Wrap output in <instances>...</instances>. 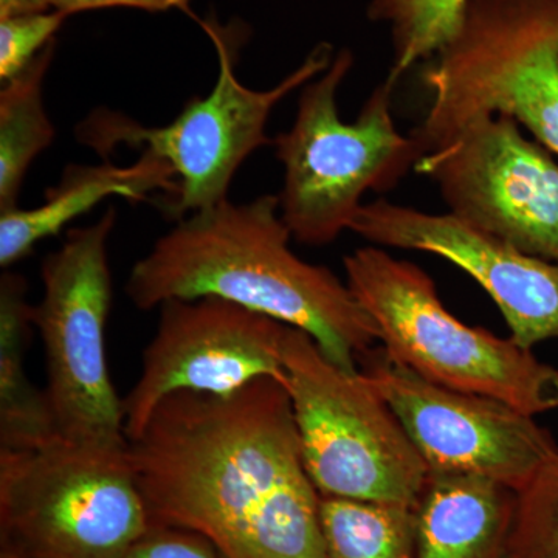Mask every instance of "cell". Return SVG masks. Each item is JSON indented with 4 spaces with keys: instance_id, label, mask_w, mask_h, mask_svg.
<instances>
[{
    "instance_id": "2e32d148",
    "label": "cell",
    "mask_w": 558,
    "mask_h": 558,
    "mask_svg": "<svg viewBox=\"0 0 558 558\" xmlns=\"http://www.w3.org/2000/svg\"><path fill=\"white\" fill-rule=\"evenodd\" d=\"M27 281L7 269L0 278V450H35L60 438L46 389L28 380L25 351L33 306Z\"/></svg>"
},
{
    "instance_id": "4fadbf2b",
    "label": "cell",
    "mask_w": 558,
    "mask_h": 558,
    "mask_svg": "<svg viewBox=\"0 0 558 558\" xmlns=\"http://www.w3.org/2000/svg\"><path fill=\"white\" fill-rule=\"evenodd\" d=\"M349 231L377 247L450 260L486 290L520 347L558 339V264L526 255L450 213L429 215L385 199L363 204Z\"/></svg>"
},
{
    "instance_id": "ac0fdd59",
    "label": "cell",
    "mask_w": 558,
    "mask_h": 558,
    "mask_svg": "<svg viewBox=\"0 0 558 558\" xmlns=\"http://www.w3.org/2000/svg\"><path fill=\"white\" fill-rule=\"evenodd\" d=\"M328 558H414V508L322 497Z\"/></svg>"
},
{
    "instance_id": "8fae6325",
    "label": "cell",
    "mask_w": 558,
    "mask_h": 558,
    "mask_svg": "<svg viewBox=\"0 0 558 558\" xmlns=\"http://www.w3.org/2000/svg\"><path fill=\"white\" fill-rule=\"evenodd\" d=\"M450 215L558 264V165L508 116L473 120L416 165Z\"/></svg>"
},
{
    "instance_id": "7402d4cb",
    "label": "cell",
    "mask_w": 558,
    "mask_h": 558,
    "mask_svg": "<svg viewBox=\"0 0 558 558\" xmlns=\"http://www.w3.org/2000/svg\"><path fill=\"white\" fill-rule=\"evenodd\" d=\"M126 558H222L207 538L186 529L153 524Z\"/></svg>"
},
{
    "instance_id": "3957f363",
    "label": "cell",
    "mask_w": 558,
    "mask_h": 558,
    "mask_svg": "<svg viewBox=\"0 0 558 558\" xmlns=\"http://www.w3.org/2000/svg\"><path fill=\"white\" fill-rule=\"evenodd\" d=\"M354 65L348 49L328 70L301 87L289 131L274 138L284 167L279 213L300 244L323 247L351 230L368 191L392 190L425 156L413 135H403L392 117L387 80L374 89L354 121H343L337 94Z\"/></svg>"
},
{
    "instance_id": "9a60e30c",
    "label": "cell",
    "mask_w": 558,
    "mask_h": 558,
    "mask_svg": "<svg viewBox=\"0 0 558 558\" xmlns=\"http://www.w3.org/2000/svg\"><path fill=\"white\" fill-rule=\"evenodd\" d=\"M515 502L497 481L428 472L414 506V558H510Z\"/></svg>"
},
{
    "instance_id": "44dd1931",
    "label": "cell",
    "mask_w": 558,
    "mask_h": 558,
    "mask_svg": "<svg viewBox=\"0 0 558 558\" xmlns=\"http://www.w3.org/2000/svg\"><path fill=\"white\" fill-rule=\"evenodd\" d=\"M65 20L68 14L53 10L0 21V80L3 84L16 78L39 57L54 40Z\"/></svg>"
},
{
    "instance_id": "8992f818",
    "label": "cell",
    "mask_w": 558,
    "mask_h": 558,
    "mask_svg": "<svg viewBox=\"0 0 558 558\" xmlns=\"http://www.w3.org/2000/svg\"><path fill=\"white\" fill-rule=\"evenodd\" d=\"M435 58L432 102L411 132L425 154L473 120L508 116L558 156V0H468Z\"/></svg>"
},
{
    "instance_id": "d4e9b609",
    "label": "cell",
    "mask_w": 558,
    "mask_h": 558,
    "mask_svg": "<svg viewBox=\"0 0 558 558\" xmlns=\"http://www.w3.org/2000/svg\"><path fill=\"white\" fill-rule=\"evenodd\" d=\"M0 558H21L14 556V554L5 553V550H0Z\"/></svg>"
},
{
    "instance_id": "d6986e66",
    "label": "cell",
    "mask_w": 558,
    "mask_h": 558,
    "mask_svg": "<svg viewBox=\"0 0 558 558\" xmlns=\"http://www.w3.org/2000/svg\"><path fill=\"white\" fill-rule=\"evenodd\" d=\"M468 0H371L366 14L387 25L391 68L387 81L399 83L417 62L435 58L461 27Z\"/></svg>"
},
{
    "instance_id": "9c48e42d",
    "label": "cell",
    "mask_w": 558,
    "mask_h": 558,
    "mask_svg": "<svg viewBox=\"0 0 558 558\" xmlns=\"http://www.w3.org/2000/svg\"><path fill=\"white\" fill-rule=\"evenodd\" d=\"M116 222L110 207L92 226L69 231L61 247L43 260V299L33 306L58 435L100 450L130 447L123 399L110 379L106 352L112 304L109 238Z\"/></svg>"
},
{
    "instance_id": "30bf717a",
    "label": "cell",
    "mask_w": 558,
    "mask_h": 558,
    "mask_svg": "<svg viewBox=\"0 0 558 558\" xmlns=\"http://www.w3.org/2000/svg\"><path fill=\"white\" fill-rule=\"evenodd\" d=\"M359 371L395 411L428 472L483 476L520 492L558 457L556 438L535 416L433 384L381 347L360 360Z\"/></svg>"
},
{
    "instance_id": "52a82bcc",
    "label": "cell",
    "mask_w": 558,
    "mask_h": 558,
    "mask_svg": "<svg viewBox=\"0 0 558 558\" xmlns=\"http://www.w3.org/2000/svg\"><path fill=\"white\" fill-rule=\"evenodd\" d=\"M150 526L128 450L61 438L35 450H0V550L126 558Z\"/></svg>"
},
{
    "instance_id": "5b68a950",
    "label": "cell",
    "mask_w": 558,
    "mask_h": 558,
    "mask_svg": "<svg viewBox=\"0 0 558 558\" xmlns=\"http://www.w3.org/2000/svg\"><path fill=\"white\" fill-rule=\"evenodd\" d=\"M347 284L379 329L385 352L433 384L487 396L539 416L558 409V369L512 337L454 317L435 281L410 260L369 245L343 259Z\"/></svg>"
},
{
    "instance_id": "7c38bea8",
    "label": "cell",
    "mask_w": 558,
    "mask_h": 558,
    "mask_svg": "<svg viewBox=\"0 0 558 558\" xmlns=\"http://www.w3.org/2000/svg\"><path fill=\"white\" fill-rule=\"evenodd\" d=\"M159 310L138 379L123 399L128 440L142 435L168 396L196 392L223 398L259 379L286 387L284 323L215 296L172 300Z\"/></svg>"
},
{
    "instance_id": "7a4b0ae2",
    "label": "cell",
    "mask_w": 558,
    "mask_h": 558,
    "mask_svg": "<svg viewBox=\"0 0 558 558\" xmlns=\"http://www.w3.org/2000/svg\"><path fill=\"white\" fill-rule=\"evenodd\" d=\"M290 240L278 196L227 199L178 220L134 264L124 290L145 312L172 300L230 301L303 330L336 365L357 373L380 343L376 323L347 281L301 259Z\"/></svg>"
},
{
    "instance_id": "cb8c5ba5",
    "label": "cell",
    "mask_w": 558,
    "mask_h": 558,
    "mask_svg": "<svg viewBox=\"0 0 558 558\" xmlns=\"http://www.w3.org/2000/svg\"><path fill=\"white\" fill-rule=\"evenodd\" d=\"M49 9H51L50 0H0V21L46 13Z\"/></svg>"
},
{
    "instance_id": "6da1fadb",
    "label": "cell",
    "mask_w": 558,
    "mask_h": 558,
    "mask_svg": "<svg viewBox=\"0 0 558 558\" xmlns=\"http://www.w3.org/2000/svg\"><path fill=\"white\" fill-rule=\"evenodd\" d=\"M128 454L153 524L196 532L222 558H328L281 381L168 396Z\"/></svg>"
},
{
    "instance_id": "ffe728a7",
    "label": "cell",
    "mask_w": 558,
    "mask_h": 558,
    "mask_svg": "<svg viewBox=\"0 0 558 558\" xmlns=\"http://www.w3.org/2000/svg\"><path fill=\"white\" fill-rule=\"evenodd\" d=\"M510 558H558V457L517 492Z\"/></svg>"
},
{
    "instance_id": "277c9868",
    "label": "cell",
    "mask_w": 558,
    "mask_h": 558,
    "mask_svg": "<svg viewBox=\"0 0 558 558\" xmlns=\"http://www.w3.org/2000/svg\"><path fill=\"white\" fill-rule=\"evenodd\" d=\"M219 57V76L207 97H194L167 126L148 128L110 109H97L81 121L76 138L105 160L117 149L149 153L167 161L175 175V193L159 197L168 218L178 220L229 199L241 165L255 150L274 145L267 123L274 109L293 90L322 75L332 62V47L318 44L299 68L269 90L244 86L236 75L245 33L201 21Z\"/></svg>"
},
{
    "instance_id": "ba28073f",
    "label": "cell",
    "mask_w": 558,
    "mask_h": 558,
    "mask_svg": "<svg viewBox=\"0 0 558 558\" xmlns=\"http://www.w3.org/2000/svg\"><path fill=\"white\" fill-rule=\"evenodd\" d=\"M282 365L301 453L319 495L414 508L427 465L368 379L340 368L292 326Z\"/></svg>"
},
{
    "instance_id": "5bb4252c",
    "label": "cell",
    "mask_w": 558,
    "mask_h": 558,
    "mask_svg": "<svg viewBox=\"0 0 558 558\" xmlns=\"http://www.w3.org/2000/svg\"><path fill=\"white\" fill-rule=\"evenodd\" d=\"M175 193L174 171L167 161L149 153L126 167L102 160L100 165H70L58 185L47 190L35 208L0 213V266L10 269L27 258L40 241L49 240L72 220L86 215L108 197L143 202L157 194Z\"/></svg>"
},
{
    "instance_id": "e0dca14e",
    "label": "cell",
    "mask_w": 558,
    "mask_h": 558,
    "mask_svg": "<svg viewBox=\"0 0 558 558\" xmlns=\"http://www.w3.org/2000/svg\"><path fill=\"white\" fill-rule=\"evenodd\" d=\"M54 51L57 39L0 92V213L20 207L28 168L57 137L44 105V80Z\"/></svg>"
},
{
    "instance_id": "603a6c76",
    "label": "cell",
    "mask_w": 558,
    "mask_h": 558,
    "mask_svg": "<svg viewBox=\"0 0 558 558\" xmlns=\"http://www.w3.org/2000/svg\"><path fill=\"white\" fill-rule=\"evenodd\" d=\"M51 9L61 13L75 14L81 11L113 9V7H128L153 11H168L171 9H189L190 0H50Z\"/></svg>"
}]
</instances>
